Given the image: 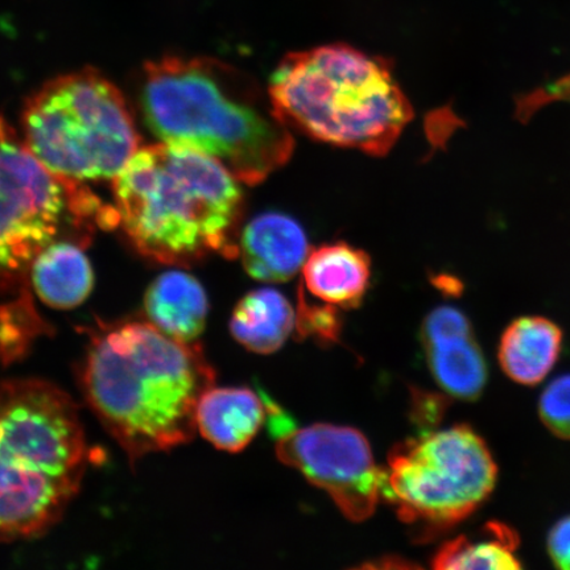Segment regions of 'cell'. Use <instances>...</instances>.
<instances>
[{
  "label": "cell",
  "mask_w": 570,
  "mask_h": 570,
  "mask_svg": "<svg viewBox=\"0 0 570 570\" xmlns=\"http://www.w3.org/2000/svg\"><path fill=\"white\" fill-rule=\"evenodd\" d=\"M214 370L196 342L167 336L149 321L106 325L85 354L82 391L131 463L187 444Z\"/></svg>",
  "instance_id": "6da1fadb"
},
{
  "label": "cell",
  "mask_w": 570,
  "mask_h": 570,
  "mask_svg": "<svg viewBox=\"0 0 570 570\" xmlns=\"http://www.w3.org/2000/svg\"><path fill=\"white\" fill-rule=\"evenodd\" d=\"M140 109L156 137L212 156L256 185L294 153L289 127L252 77L209 57L166 56L142 69Z\"/></svg>",
  "instance_id": "7a4b0ae2"
},
{
  "label": "cell",
  "mask_w": 570,
  "mask_h": 570,
  "mask_svg": "<svg viewBox=\"0 0 570 570\" xmlns=\"http://www.w3.org/2000/svg\"><path fill=\"white\" fill-rule=\"evenodd\" d=\"M112 181L118 225L147 259L189 266L238 255L244 191L212 156L161 141L140 147Z\"/></svg>",
  "instance_id": "3957f363"
},
{
  "label": "cell",
  "mask_w": 570,
  "mask_h": 570,
  "mask_svg": "<svg viewBox=\"0 0 570 570\" xmlns=\"http://www.w3.org/2000/svg\"><path fill=\"white\" fill-rule=\"evenodd\" d=\"M0 540L39 537L81 488L87 441L77 405L55 384L0 383Z\"/></svg>",
  "instance_id": "277c9868"
},
{
  "label": "cell",
  "mask_w": 570,
  "mask_h": 570,
  "mask_svg": "<svg viewBox=\"0 0 570 570\" xmlns=\"http://www.w3.org/2000/svg\"><path fill=\"white\" fill-rule=\"evenodd\" d=\"M268 95L288 127L372 156L386 155L413 118L390 63L338 42L285 56Z\"/></svg>",
  "instance_id": "5b68a950"
},
{
  "label": "cell",
  "mask_w": 570,
  "mask_h": 570,
  "mask_svg": "<svg viewBox=\"0 0 570 570\" xmlns=\"http://www.w3.org/2000/svg\"><path fill=\"white\" fill-rule=\"evenodd\" d=\"M21 130L36 158L78 183L116 178L140 148L122 92L95 69L57 77L36 91Z\"/></svg>",
  "instance_id": "8992f818"
},
{
  "label": "cell",
  "mask_w": 570,
  "mask_h": 570,
  "mask_svg": "<svg viewBox=\"0 0 570 570\" xmlns=\"http://www.w3.org/2000/svg\"><path fill=\"white\" fill-rule=\"evenodd\" d=\"M82 184L48 169L0 117V295L27 288L33 262L55 242L87 238L90 223L118 225L117 210Z\"/></svg>",
  "instance_id": "52a82bcc"
},
{
  "label": "cell",
  "mask_w": 570,
  "mask_h": 570,
  "mask_svg": "<svg viewBox=\"0 0 570 570\" xmlns=\"http://www.w3.org/2000/svg\"><path fill=\"white\" fill-rule=\"evenodd\" d=\"M497 463L468 425L423 433L392 449L382 497L423 534L444 532L472 515L493 493Z\"/></svg>",
  "instance_id": "ba28073f"
},
{
  "label": "cell",
  "mask_w": 570,
  "mask_h": 570,
  "mask_svg": "<svg viewBox=\"0 0 570 570\" xmlns=\"http://www.w3.org/2000/svg\"><path fill=\"white\" fill-rule=\"evenodd\" d=\"M279 460L330 494L347 519L363 522L374 514L382 497L384 470L372 448L353 428L315 424L277 439Z\"/></svg>",
  "instance_id": "9c48e42d"
},
{
  "label": "cell",
  "mask_w": 570,
  "mask_h": 570,
  "mask_svg": "<svg viewBox=\"0 0 570 570\" xmlns=\"http://www.w3.org/2000/svg\"><path fill=\"white\" fill-rule=\"evenodd\" d=\"M238 255L254 279L283 283L303 269L308 239L302 225L287 214L263 213L242 232Z\"/></svg>",
  "instance_id": "30bf717a"
},
{
  "label": "cell",
  "mask_w": 570,
  "mask_h": 570,
  "mask_svg": "<svg viewBox=\"0 0 570 570\" xmlns=\"http://www.w3.org/2000/svg\"><path fill=\"white\" fill-rule=\"evenodd\" d=\"M266 416V404L252 390L212 387L199 401L197 431L220 451L237 453L252 443Z\"/></svg>",
  "instance_id": "8fae6325"
},
{
  "label": "cell",
  "mask_w": 570,
  "mask_h": 570,
  "mask_svg": "<svg viewBox=\"0 0 570 570\" xmlns=\"http://www.w3.org/2000/svg\"><path fill=\"white\" fill-rule=\"evenodd\" d=\"M147 321L168 337L196 342L205 331L209 303L196 277L170 271L155 279L145 297Z\"/></svg>",
  "instance_id": "7c38bea8"
},
{
  "label": "cell",
  "mask_w": 570,
  "mask_h": 570,
  "mask_svg": "<svg viewBox=\"0 0 570 570\" xmlns=\"http://www.w3.org/2000/svg\"><path fill=\"white\" fill-rule=\"evenodd\" d=\"M305 288L333 306L352 308L365 296L372 261L362 249L337 242L309 253L303 266Z\"/></svg>",
  "instance_id": "4fadbf2b"
},
{
  "label": "cell",
  "mask_w": 570,
  "mask_h": 570,
  "mask_svg": "<svg viewBox=\"0 0 570 570\" xmlns=\"http://www.w3.org/2000/svg\"><path fill=\"white\" fill-rule=\"evenodd\" d=\"M82 248L75 240H57L33 262L30 285L51 308L73 309L91 294L95 273Z\"/></svg>",
  "instance_id": "5bb4252c"
},
{
  "label": "cell",
  "mask_w": 570,
  "mask_h": 570,
  "mask_svg": "<svg viewBox=\"0 0 570 570\" xmlns=\"http://www.w3.org/2000/svg\"><path fill=\"white\" fill-rule=\"evenodd\" d=\"M562 332L544 317H522L504 331L499 362L510 380L533 386L544 380L561 353Z\"/></svg>",
  "instance_id": "9a60e30c"
},
{
  "label": "cell",
  "mask_w": 570,
  "mask_h": 570,
  "mask_svg": "<svg viewBox=\"0 0 570 570\" xmlns=\"http://www.w3.org/2000/svg\"><path fill=\"white\" fill-rule=\"evenodd\" d=\"M296 327V312L282 292L259 288L235 306L230 321L233 337L254 353L279 351Z\"/></svg>",
  "instance_id": "2e32d148"
},
{
  "label": "cell",
  "mask_w": 570,
  "mask_h": 570,
  "mask_svg": "<svg viewBox=\"0 0 570 570\" xmlns=\"http://www.w3.org/2000/svg\"><path fill=\"white\" fill-rule=\"evenodd\" d=\"M428 365L434 381L460 401H475L488 381V367L473 333L425 338Z\"/></svg>",
  "instance_id": "e0dca14e"
},
{
  "label": "cell",
  "mask_w": 570,
  "mask_h": 570,
  "mask_svg": "<svg viewBox=\"0 0 570 570\" xmlns=\"http://www.w3.org/2000/svg\"><path fill=\"white\" fill-rule=\"evenodd\" d=\"M519 537L510 527L493 522L479 537H461L448 541L434 554L433 568L460 569H520Z\"/></svg>",
  "instance_id": "ac0fdd59"
},
{
  "label": "cell",
  "mask_w": 570,
  "mask_h": 570,
  "mask_svg": "<svg viewBox=\"0 0 570 570\" xmlns=\"http://www.w3.org/2000/svg\"><path fill=\"white\" fill-rule=\"evenodd\" d=\"M17 296L16 301L0 305V355L9 362L23 355L45 327L33 308L30 287L21 289Z\"/></svg>",
  "instance_id": "d6986e66"
},
{
  "label": "cell",
  "mask_w": 570,
  "mask_h": 570,
  "mask_svg": "<svg viewBox=\"0 0 570 570\" xmlns=\"http://www.w3.org/2000/svg\"><path fill=\"white\" fill-rule=\"evenodd\" d=\"M540 417L548 430L570 440V374L554 380L546 389L539 403Z\"/></svg>",
  "instance_id": "ffe728a7"
},
{
  "label": "cell",
  "mask_w": 570,
  "mask_h": 570,
  "mask_svg": "<svg viewBox=\"0 0 570 570\" xmlns=\"http://www.w3.org/2000/svg\"><path fill=\"white\" fill-rule=\"evenodd\" d=\"M333 305L318 306L305 301L301 292V304L296 316V326L303 336H316L327 342L338 337L340 320Z\"/></svg>",
  "instance_id": "44dd1931"
},
{
  "label": "cell",
  "mask_w": 570,
  "mask_h": 570,
  "mask_svg": "<svg viewBox=\"0 0 570 570\" xmlns=\"http://www.w3.org/2000/svg\"><path fill=\"white\" fill-rule=\"evenodd\" d=\"M548 552L556 567L570 570V517L561 519L551 530Z\"/></svg>",
  "instance_id": "7402d4cb"
},
{
  "label": "cell",
  "mask_w": 570,
  "mask_h": 570,
  "mask_svg": "<svg viewBox=\"0 0 570 570\" xmlns=\"http://www.w3.org/2000/svg\"><path fill=\"white\" fill-rule=\"evenodd\" d=\"M2 434H3V426H2V423H0V439H2Z\"/></svg>",
  "instance_id": "603a6c76"
}]
</instances>
